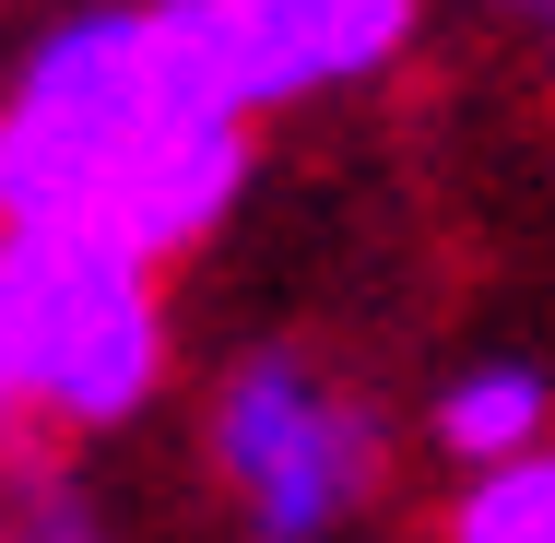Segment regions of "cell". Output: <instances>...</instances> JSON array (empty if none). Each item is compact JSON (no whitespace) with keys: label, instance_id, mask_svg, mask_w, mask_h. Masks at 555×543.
Instances as JSON below:
<instances>
[{"label":"cell","instance_id":"cell-2","mask_svg":"<svg viewBox=\"0 0 555 543\" xmlns=\"http://www.w3.org/2000/svg\"><path fill=\"white\" fill-rule=\"evenodd\" d=\"M0 390L24 426L107 437L166 390V296L83 224H0Z\"/></svg>","mask_w":555,"mask_h":543},{"label":"cell","instance_id":"cell-5","mask_svg":"<svg viewBox=\"0 0 555 543\" xmlns=\"http://www.w3.org/2000/svg\"><path fill=\"white\" fill-rule=\"evenodd\" d=\"M236 202H248V118H178V130H154L107 178V202H95L83 236L130 248L142 272H166V260H190Z\"/></svg>","mask_w":555,"mask_h":543},{"label":"cell","instance_id":"cell-8","mask_svg":"<svg viewBox=\"0 0 555 543\" xmlns=\"http://www.w3.org/2000/svg\"><path fill=\"white\" fill-rule=\"evenodd\" d=\"M532 12H544V24H555V0H532Z\"/></svg>","mask_w":555,"mask_h":543},{"label":"cell","instance_id":"cell-10","mask_svg":"<svg viewBox=\"0 0 555 543\" xmlns=\"http://www.w3.org/2000/svg\"><path fill=\"white\" fill-rule=\"evenodd\" d=\"M0 543H12V532H0Z\"/></svg>","mask_w":555,"mask_h":543},{"label":"cell","instance_id":"cell-1","mask_svg":"<svg viewBox=\"0 0 555 543\" xmlns=\"http://www.w3.org/2000/svg\"><path fill=\"white\" fill-rule=\"evenodd\" d=\"M178 118H224L154 0L60 12L0 83V224H95L107 178Z\"/></svg>","mask_w":555,"mask_h":543},{"label":"cell","instance_id":"cell-9","mask_svg":"<svg viewBox=\"0 0 555 543\" xmlns=\"http://www.w3.org/2000/svg\"><path fill=\"white\" fill-rule=\"evenodd\" d=\"M508 12H532V0H508Z\"/></svg>","mask_w":555,"mask_h":543},{"label":"cell","instance_id":"cell-7","mask_svg":"<svg viewBox=\"0 0 555 543\" xmlns=\"http://www.w3.org/2000/svg\"><path fill=\"white\" fill-rule=\"evenodd\" d=\"M449 543H555V449L485 461L449 508Z\"/></svg>","mask_w":555,"mask_h":543},{"label":"cell","instance_id":"cell-3","mask_svg":"<svg viewBox=\"0 0 555 543\" xmlns=\"http://www.w3.org/2000/svg\"><path fill=\"white\" fill-rule=\"evenodd\" d=\"M214 473L248 508V543H332L378 496V414L332 390L296 342H260L214 390Z\"/></svg>","mask_w":555,"mask_h":543},{"label":"cell","instance_id":"cell-4","mask_svg":"<svg viewBox=\"0 0 555 543\" xmlns=\"http://www.w3.org/2000/svg\"><path fill=\"white\" fill-rule=\"evenodd\" d=\"M154 12L224 118L343 95L414 48V0H154Z\"/></svg>","mask_w":555,"mask_h":543},{"label":"cell","instance_id":"cell-6","mask_svg":"<svg viewBox=\"0 0 555 543\" xmlns=\"http://www.w3.org/2000/svg\"><path fill=\"white\" fill-rule=\"evenodd\" d=\"M555 426V390H544V366H473V378H449L438 390V449L449 461H520V449H544Z\"/></svg>","mask_w":555,"mask_h":543}]
</instances>
